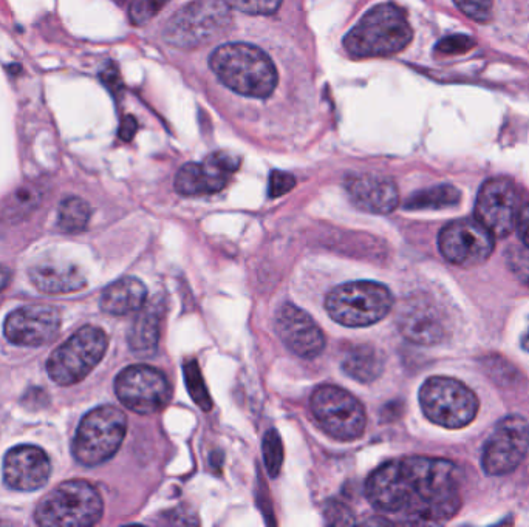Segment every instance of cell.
<instances>
[{"label":"cell","instance_id":"5","mask_svg":"<svg viewBox=\"0 0 529 527\" xmlns=\"http://www.w3.org/2000/svg\"><path fill=\"white\" fill-rule=\"evenodd\" d=\"M103 498L86 481H67L45 495L35 512L44 527L95 526L103 517Z\"/></svg>","mask_w":529,"mask_h":527},{"label":"cell","instance_id":"37","mask_svg":"<svg viewBox=\"0 0 529 527\" xmlns=\"http://www.w3.org/2000/svg\"><path fill=\"white\" fill-rule=\"evenodd\" d=\"M138 132V123L137 119L134 118V116H126V118L121 121L120 126V138L123 141H132L134 140V136L137 135Z\"/></svg>","mask_w":529,"mask_h":527},{"label":"cell","instance_id":"9","mask_svg":"<svg viewBox=\"0 0 529 527\" xmlns=\"http://www.w3.org/2000/svg\"><path fill=\"white\" fill-rule=\"evenodd\" d=\"M107 347L109 339L101 328H81L48 359V374L58 385L78 384L103 361Z\"/></svg>","mask_w":529,"mask_h":527},{"label":"cell","instance_id":"13","mask_svg":"<svg viewBox=\"0 0 529 527\" xmlns=\"http://www.w3.org/2000/svg\"><path fill=\"white\" fill-rule=\"evenodd\" d=\"M495 237L475 218L451 221L438 235V248L444 259L461 268H474L491 257Z\"/></svg>","mask_w":529,"mask_h":527},{"label":"cell","instance_id":"21","mask_svg":"<svg viewBox=\"0 0 529 527\" xmlns=\"http://www.w3.org/2000/svg\"><path fill=\"white\" fill-rule=\"evenodd\" d=\"M30 280L45 294H69L86 286V279L79 269L61 262H41L31 266Z\"/></svg>","mask_w":529,"mask_h":527},{"label":"cell","instance_id":"14","mask_svg":"<svg viewBox=\"0 0 529 527\" xmlns=\"http://www.w3.org/2000/svg\"><path fill=\"white\" fill-rule=\"evenodd\" d=\"M516 186L506 178H492L483 184L475 201V220L495 238H506L516 231L520 215Z\"/></svg>","mask_w":529,"mask_h":527},{"label":"cell","instance_id":"25","mask_svg":"<svg viewBox=\"0 0 529 527\" xmlns=\"http://www.w3.org/2000/svg\"><path fill=\"white\" fill-rule=\"evenodd\" d=\"M460 198L461 194L457 187L451 186V184H440V186L413 194L406 201V209L423 211V209L451 208V206L460 203Z\"/></svg>","mask_w":529,"mask_h":527},{"label":"cell","instance_id":"2","mask_svg":"<svg viewBox=\"0 0 529 527\" xmlns=\"http://www.w3.org/2000/svg\"><path fill=\"white\" fill-rule=\"evenodd\" d=\"M209 65L217 78L239 95L265 99L276 89V67L270 56L254 45H220L209 58Z\"/></svg>","mask_w":529,"mask_h":527},{"label":"cell","instance_id":"38","mask_svg":"<svg viewBox=\"0 0 529 527\" xmlns=\"http://www.w3.org/2000/svg\"><path fill=\"white\" fill-rule=\"evenodd\" d=\"M101 79L106 82L110 90H121V87H123L120 75H118L117 70L113 67L107 68L106 72H103V75H101Z\"/></svg>","mask_w":529,"mask_h":527},{"label":"cell","instance_id":"28","mask_svg":"<svg viewBox=\"0 0 529 527\" xmlns=\"http://www.w3.org/2000/svg\"><path fill=\"white\" fill-rule=\"evenodd\" d=\"M185 378L186 387H188L189 395L194 399L195 404L203 410H211L212 401L209 396L208 390H206L205 382H203L202 373L198 368L197 362L188 361L185 364Z\"/></svg>","mask_w":529,"mask_h":527},{"label":"cell","instance_id":"40","mask_svg":"<svg viewBox=\"0 0 529 527\" xmlns=\"http://www.w3.org/2000/svg\"><path fill=\"white\" fill-rule=\"evenodd\" d=\"M522 348L529 353V327L522 336Z\"/></svg>","mask_w":529,"mask_h":527},{"label":"cell","instance_id":"32","mask_svg":"<svg viewBox=\"0 0 529 527\" xmlns=\"http://www.w3.org/2000/svg\"><path fill=\"white\" fill-rule=\"evenodd\" d=\"M168 2L169 0H132L129 7L130 22L134 25L147 24Z\"/></svg>","mask_w":529,"mask_h":527},{"label":"cell","instance_id":"15","mask_svg":"<svg viewBox=\"0 0 529 527\" xmlns=\"http://www.w3.org/2000/svg\"><path fill=\"white\" fill-rule=\"evenodd\" d=\"M240 167V158L234 153L214 152L205 163H188L178 170L175 189L186 197L216 194L228 184L229 175Z\"/></svg>","mask_w":529,"mask_h":527},{"label":"cell","instance_id":"8","mask_svg":"<svg viewBox=\"0 0 529 527\" xmlns=\"http://www.w3.org/2000/svg\"><path fill=\"white\" fill-rule=\"evenodd\" d=\"M424 415L444 429H463L478 413V398L463 382L446 376L427 379L420 390Z\"/></svg>","mask_w":529,"mask_h":527},{"label":"cell","instance_id":"18","mask_svg":"<svg viewBox=\"0 0 529 527\" xmlns=\"http://www.w3.org/2000/svg\"><path fill=\"white\" fill-rule=\"evenodd\" d=\"M52 463L44 450L36 446H18L4 458V481L10 489L33 492L48 483Z\"/></svg>","mask_w":529,"mask_h":527},{"label":"cell","instance_id":"12","mask_svg":"<svg viewBox=\"0 0 529 527\" xmlns=\"http://www.w3.org/2000/svg\"><path fill=\"white\" fill-rule=\"evenodd\" d=\"M118 399L138 415H154L172 398L168 379L157 368L134 365L118 374L115 381Z\"/></svg>","mask_w":529,"mask_h":527},{"label":"cell","instance_id":"31","mask_svg":"<svg viewBox=\"0 0 529 527\" xmlns=\"http://www.w3.org/2000/svg\"><path fill=\"white\" fill-rule=\"evenodd\" d=\"M506 262L512 274L529 288V248L528 246H511L506 252Z\"/></svg>","mask_w":529,"mask_h":527},{"label":"cell","instance_id":"27","mask_svg":"<svg viewBox=\"0 0 529 527\" xmlns=\"http://www.w3.org/2000/svg\"><path fill=\"white\" fill-rule=\"evenodd\" d=\"M41 200L42 194L39 191V187L33 186V184L19 187L18 191L10 195V198L5 201L2 215L7 220H22V218L27 217L35 209H38Z\"/></svg>","mask_w":529,"mask_h":527},{"label":"cell","instance_id":"1","mask_svg":"<svg viewBox=\"0 0 529 527\" xmlns=\"http://www.w3.org/2000/svg\"><path fill=\"white\" fill-rule=\"evenodd\" d=\"M366 495L381 514L407 523H444L461 509L460 469L448 459H395L370 475Z\"/></svg>","mask_w":529,"mask_h":527},{"label":"cell","instance_id":"24","mask_svg":"<svg viewBox=\"0 0 529 527\" xmlns=\"http://www.w3.org/2000/svg\"><path fill=\"white\" fill-rule=\"evenodd\" d=\"M342 370L358 382L376 381L384 370V357L373 345H355L345 353Z\"/></svg>","mask_w":529,"mask_h":527},{"label":"cell","instance_id":"35","mask_svg":"<svg viewBox=\"0 0 529 527\" xmlns=\"http://www.w3.org/2000/svg\"><path fill=\"white\" fill-rule=\"evenodd\" d=\"M294 186H296V178L293 175L284 170H274L270 177V197H282L293 191Z\"/></svg>","mask_w":529,"mask_h":527},{"label":"cell","instance_id":"29","mask_svg":"<svg viewBox=\"0 0 529 527\" xmlns=\"http://www.w3.org/2000/svg\"><path fill=\"white\" fill-rule=\"evenodd\" d=\"M263 459H265V466L271 478H276L284 463V446L276 430H270L267 435L263 436Z\"/></svg>","mask_w":529,"mask_h":527},{"label":"cell","instance_id":"6","mask_svg":"<svg viewBox=\"0 0 529 527\" xmlns=\"http://www.w3.org/2000/svg\"><path fill=\"white\" fill-rule=\"evenodd\" d=\"M392 306L390 289L367 280L336 286L325 299V308L330 317L350 328L375 325L390 313Z\"/></svg>","mask_w":529,"mask_h":527},{"label":"cell","instance_id":"11","mask_svg":"<svg viewBox=\"0 0 529 527\" xmlns=\"http://www.w3.org/2000/svg\"><path fill=\"white\" fill-rule=\"evenodd\" d=\"M529 450V422L523 416L511 415L497 422L486 441L482 466L491 476L514 472Z\"/></svg>","mask_w":529,"mask_h":527},{"label":"cell","instance_id":"10","mask_svg":"<svg viewBox=\"0 0 529 527\" xmlns=\"http://www.w3.org/2000/svg\"><path fill=\"white\" fill-rule=\"evenodd\" d=\"M311 412L322 429L339 441H355L366 430V410L344 388L322 385L311 396Z\"/></svg>","mask_w":529,"mask_h":527},{"label":"cell","instance_id":"23","mask_svg":"<svg viewBox=\"0 0 529 527\" xmlns=\"http://www.w3.org/2000/svg\"><path fill=\"white\" fill-rule=\"evenodd\" d=\"M163 311L160 302H152L141 308L129 333L130 350L137 356L152 357L157 353Z\"/></svg>","mask_w":529,"mask_h":527},{"label":"cell","instance_id":"4","mask_svg":"<svg viewBox=\"0 0 529 527\" xmlns=\"http://www.w3.org/2000/svg\"><path fill=\"white\" fill-rule=\"evenodd\" d=\"M225 0H195L166 22L163 39L172 47L194 50L222 38L233 24Z\"/></svg>","mask_w":529,"mask_h":527},{"label":"cell","instance_id":"39","mask_svg":"<svg viewBox=\"0 0 529 527\" xmlns=\"http://www.w3.org/2000/svg\"><path fill=\"white\" fill-rule=\"evenodd\" d=\"M11 280V271L7 266H0V293L7 288Z\"/></svg>","mask_w":529,"mask_h":527},{"label":"cell","instance_id":"3","mask_svg":"<svg viewBox=\"0 0 529 527\" xmlns=\"http://www.w3.org/2000/svg\"><path fill=\"white\" fill-rule=\"evenodd\" d=\"M412 38L404 11L393 4H381L361 17L345 36L344 47L356 59L386 58L403 51Z\"/></svg>","mask_w":529,"mask_h":527},{"label":"cell","instance_id":"26","mask_svg":"<svg viewBox=\"0 0 529 527\" xmlns=\"http://www.w3.org/2000/svg\"><path fill=\"white\" fill-rule=\"evenodd\" d=\"M90 215H92V209L87 201L78 197L65 198L59 206V229L67 234H78L89 225Z\"/></svg>","mask_w":529,"mask_h":527},{"label":"cell","instance_id":"36","mask_svg":"<svg viewBox=\"0 0 529 527\" xmlns=\"http://www.w3.org/2000/svg\"><path fill=\"white\" fill-rule=\"evenodd\" d=\"M517 231H519L520 240L523 245L529 248V204L520 209L519 220H517Z\"/></svg>","mask_w":529,"mask_h":527},{"label":"cell","instance_id":"20","mask_svg":"<svg viewBox=\"0 0 529 527\" xmlns=\"http://www.w3.org/2000/svg\"><path fill=\"white\" fill-rule=\"evenodd\" d=\"M345 189L359 209L372 214H390L400 203L395 181L383 175H350L345 180Z\"/></svg>","mask_w":529,"mask_h":527},{"label":"cell","instance_id":"19","mask_svg":"<svg viewBox=\"0 0 529 527\" xmlns=\"http://www.w3.org/2000/svg\"><path fill=\"white\" fill-rule=\"evenodd\" d=\"M398 327L413 344L435 345L446 339L448 327L443 313L434 303L412 299L398 313Z\"/></svg>","mask_w":529,"mask_h":527},{"label":"cell","instance_id":"33","mask_svg":"<svg viewBox=\"0 0 529 527\" xmlns=\"http://www.w3.org/2000/svg\"><path fill=\"white\" fill-rule=\"evenodd\" d=\"M458 10L472 21L486 24L491 21L494 0H454Z\"/></svg>","mask_w":529,"mask_h":527},{"label":"cell","instance_id":"30","mask_svg":"<svg viewBox=\"0 0 529 527\" xmlns=\"http://www.w3.org/2000/svg\"><path fill=\"white\" fill-rule=\"evenodd\" d=\"M231 10L253 16H270L282 5V0H225Z\"/></svg>","mask_w":529,"mask_h":527},{"label":"cell","instance_id":"7","mask_svg":"<svg viewBox=\"0 0 529 527\" xmlns=\"http://www.w3.org/2000/svg\"><path fill=\"white\" fill-rule=\"evenodd\" d=\"M127 432V418L120 408L103 405L82 418L75 439L73 455L82 466L106 463L120 450Z\"/></svg>","mask_w":529,"mask_h":527},{"label":"cell","instance_id":"16","mask_svg":"<svg viewBox=\"0 0 529 527\" xmlns=\"http://www.w3.org/2000/svg\"><path fill=\"white\" fill-rule=\"evenodd\" d=\"M61 314L48 305H28L14 310L5 320V337L19 347H42L58 336Z\"/></svg>","mask_w":529,"mask_h":527},{"label":"cell","instance_id":"22","mask_svg":"<svg viewBox=\"0 0 529 527\" xmlns=\"http://www.w3.org/2000/svg\"><path fill=\"white\" fill-rule=\"evenodd\" d=\"M146 300V285L135 277H124L104 289L101 308L110 316H129L140 313Z\"/></svg>","mask_w":529,"mask_h":527},{"label":"cell","instance_id":"17","mask_svg":"<svg viewBox=\"0 0 529 527\" xmlns=\"http://www.w3.org/2000/svg\"><path fill=\"white\" fill-rule=\"evenodd\" d=\"M280 340L297 356L313 359L325 348V336L318 323L293 303H285L276 317Z\"/></svg>","mask_w":529,"mask_h":527},{"label":"cell","instance_id":"34","mask_svg":"<svg viewBox=\"0 0 529 527\" xmlns=\"http://www.w3.org/2000/svg\"><path fill=\"white\" fill-rule=\"evenodd\" d=\"M475 45H477V42L471 36L455 34V36H448V38L441 39L437 47H435V51H437L438 55L443 56L463 55V53L471 51Z\"/></svg>","mask_w":529,"mask_h":527}]
</instances>
